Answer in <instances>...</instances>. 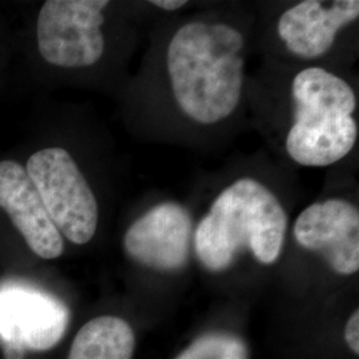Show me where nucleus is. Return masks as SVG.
I'll return each instance as SVG.
<instances>
[{
  "label": "nucleus",
  "mask_w": 359,
  "mask_h": 359,
  "mask_svg": "<svg viewBox=\"0 0 359 359\" xmlns=\"http://www.w3.org/2000/svg\"><path fill=\"white\" fill-rule=\"evenodd\" d=\"M245 40L234 27L191 22L170 39L168 74L181 111L201 124L231 116L244 86Z\"/></svg>",
  "instance_id": "nucleus-1"
},
{
  "label": "nucleus",
  "mask_w": 359,
  "mask_h": 359,
  "mask_svg": "<svg viewBox=\"0 0 359 359\" xmlns=\"http://www.w3.org/2000/svg\"><path fill=\"white\" fill-rule=\"evenodd\" d=\"M287 216L278 198L250 177L237 180L218 196L194 231V250L206 269L229 268L249 249L261 264H274L283 252Z\"/></svg>",
  "instance_id": "nucleus-2"
},
{
  "label": "nucleus",
  "mask_w": 359,
  "mask_h": 359,
  "mask_svg": "<svg viewBox=\"0 0 359 359\" xmlns=\"http://www.w3.org/2000/svg\"><path fill=\"white\" fill-rule=\"evenodd\" d=\"M294 124L286 137V151L304 167H327L354 148L358 124L353 114V88L332 72L311 67L293 80Z\"/></svg>",
  "instance_id": "nucleus-3"
},
{
  "label": "nucleus",
  "mask_w": 359,
  "mask_h": 359,
  "mask_svg": "<svg viewBox=\"0 0 359 359\" xmlns=\"http://www.w3.org/2000/svg\"><path fill=\"white\" fill-rule=\"evenodd\" d=\"M27 175L36 187L56 229L76 245L90 243L99 222V206L90 184L63 148L32 154Z\"/></svg>",
  "instance_id": "nucleus-4"
},
{
  "label": "nucleus",
  "mask_w": 359,
  "mask_h": 359,
  "mask_svg": "<svg viewBox=\"0 0 359 359\" xmlns=\"http://www.w3.org/2000/svg\"><path fill=\"white\" fill-rule=\"evenodd\" d=\"M107 0H48L38 18V47L50 65L79 68L100 60Z\"/></svg>",
  "instance_id": "nucleus-5"
},
{
  "label": "nucleus",
  "mask_w": 359,
  "mask_h": 359,
  "mask_svg": "<svg viewBox=\"0 0 359 359\" xmlns=\"http://www.w3.org/2000/svg\"><path fill=\"white\" fill-rule=\"evenodd\" d=\"M68 322L69 311L56 297L26 283L0 287V346L6 359L56 346Z\"/></svg>",
  "instance_id": "nucleus-6"
},
{
  "label": "nucleus",
  "mask_w": 359,
  "mask_h": 359,
  "mask_svg": "<svg viewBox=\"0 0 359 359\" xmlns=\"http://www.w3.org/2000/svg\"><path fill=\"white\" fill-rule=\"evenodd\" d=\"M297 243L318 252L342 276L359 269V212L346 200L330 198L308 206L294 224Z\"/></svg>",
  "instance_id": "nucleus-7"
},
{
  "label": "nucleus",
  "mask_w": 359,
  "mask_h": 359,
  "mask_svg": "<svg viewBox=\"0 0 359 359\" xmlns=\"http://www.w3.org/2000/svg\"><path fill=\"white\" fill-rule=\"evenodd\" d=\"M192 234V217L187 208L176 203H163L129 226L124 248L129 256L144 266L177 270L188 261Z\"/></svg>",
  "instance_id": "nucleus-8"
},
{
  "label": "nucleus",
  "mask_w": 359,
  "mask_h": 359,
  "mask_svg": "<svg viewBox=\"0 0 359 359\" xmlns=\"http://www.w3.org/2000/svg\"><path fill=\"white\" fill-rule=\"evenodd\" d=\"M0 208L36 256L53 259L63 255V236L53 225L26 168L16 161H0Z\"/></svg>",
  "instance_id": "nucleus-9"
},
{
  "label": "nucleus",
  "mask_w": 359,
  "mask_h": 359,
  "mask_svg": "<svg viewBox=\"0 0 359 359\" xmlns=\"http://www.w3.org/2000/svg\"><path fill=\"white\" fill-rule=\"evenodd\" d=\"M358 16V0H306L283 13L277 31L292 53L316 59L329 51L338 31Z\"/></svg>",
  "instance_id": "nucleus-10"
},
{
  "label": "nucleus",
  "mask_w": 359,
  "mask_h": 359,
  "mask_svg": "<svg viewBox=\"0 0 359 359\" xmlns=\"http://www.w3.org/2000/svg\"><path fill=\"white\" fill-rule=\"evenodd\" d=\"M133 350L135 334L128 322L103 316L80 329L68 359H132Z\"/></svg>",
  "instance_id": "nucleus-11"
},
{
  "label": "nucleus",
  "mask_w": 359,
  "mask_h": 359,
  "mask_svg": "<svg viewBox=\"0 0 359 359\" xmlns=\"http://www.w3.org/2000/svg\"><path fill=\"white\" fill-rule=\"evenodd\" d=\"M177 359H246V347L231 335L210 334L198 338Z\"/></svg>",
  "instance_id": "nucleus-12"
},
{
  "label": "nucleus",
  "mask_w": 359,
  "mask_h": 359,
  "mask_svg": "<svg viewBox=\"0 0 359 359\" xmlns=\"http://www.w3.org/2000/svg\"><path fill=\"white\" fill-rule=\"evenodd\" d=\"M345 338L350 348L359 354V311L355 310L354 314L350 317L347 322L346 330H345Z\"/></svg>",
  "instance_id": "nucleus-13"
},
{
  "label": "nucleus",
  "mask_w": 359,
  "mask_h": 359,
  "mask_svg": "<svg viewBox=\"0 0 359 359\" xmlns=\"http://www.w3.org/2000/svg\"><path fill=\"white\" fill-rule=\"evenodd\" d=\"M152 6H156L165 11H176L187 4L185 0H154L151 1Z\"/></svg>",
  "instance_id": "nucleus-14"
}]
</instances>
